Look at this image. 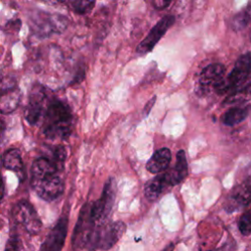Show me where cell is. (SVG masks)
I'll use <instances>...</instances> for the list:
<instances>
[{"mask_svg":"<svg viewBox=\"0 0 251 251\" xmlns=\"http://www.w3.org/2000/svg\"><path fill=\"white\" fill-rule=\"evenodd\" d=\"M42 131L47 138H66L73 127V116L69 106L51 98L42 119Z\"/></svg>","mask_w":251,"mask_h":251,"instance_id":"6da1fadb","label":"cell"},{"mask_svg":"<svg viewBox=\"0 0 251 251\" xmlns=\"http://www.w3.org/2000/svg\"><path fill=\"white\" fill-rule=\"evenodd\" d=\"M172 154L170 149L161 148L152 155L146 164V169L151 174H160L166 171L171 163Z\"/></svg>","mask_w":251,"mask_h":251,"instance_id":"2e32d148","label":"cell"},{"mask_svg":"<svg viewBox=\"0 0 251 251\" xmlns=\"http://www.w3.org/2000/svg\"><path fill=\"white\" fill-rule=\"evenodd\" d=\"M3 165L7 170L15 173H21L24 169L21 152L18 149H10L3 156Z\"/></svg>","mask_w":251,"mask_h":251,"instance_id":"44dd1931","label":"cell"},{"mask_svg":"<svg viewBox=\"0 0 251 251\" xmlns=\"http://www.w3.org/2000/svg\"><path fill=\"white\" fill-rule=\"evenodd\" d=\"M126 226L123 222L97 225L88 240L87 247L89 250H107L113 247L124 235Z\"/></svg>","mask_w":251,"mask_h":251,"instance_id":"7a4b0ae2","label":"cell"},{"mask_svg":"<svg viewBox=\"0 0 251 251\" xmlns=\"http://www.w3.org/2000/svg\"><path fill=\"white\" fill-rule=\"evenodd\" d=\"M251 110L250 105L246 106H236L228 109L222 117V122L224 125L232 126H235L242 121H244L247 116L249 115V112Z\"/></svg>","mask_w":251,"mask_h":251,"instance_id":"d6986e66","label":"cell"},{"mask_svg":"<svg viewBox=\"0 0 251 251\" xmlns=\"http://www.w3.org/2000/svg\"><path fill=\"white\" fill-rule=\"evenodd\" d=\"M96 0H69L72 10L79 15H84L92 10Z\"/></svg>","mask_w":251,"mask_h":251,"instance_id":"603a6c76","label":"cell"},{"mask_svg":"<svg viewBox=\"0 0 251 251\" xmlns=\"http://www.w3.org/2000/svg\"><path fill=\"white\" fill-rule=\"evenodd\" d=\"M168 185L169 182L166 176V173H163L146 183L144 187V195L148 200L154 201L161 195V193Z\"/></svg>","mask_w":251,"mask_h":251,"instance_id":"ac0fdd59","label":"cell"},{"mask_svg":"<svg viewBox=\"0 0 251 251\" xmlns=\"http://www.w3.org/2000/svg\"><path fill=\"white\" fill-rule=\"evenodd\" d=\"M96 226L97 225L94 223L90 215V204L84 205L80 210V214H79L76 226L74 229V234H73L74 247L75 248L85 247Z\"/></svg>","mask_w":251,"mask_h":251,"instance_id":"9c48e42d","label":"cell"},{"mask_svg":"<svg viewBox=\"0 0 251 251\" xmlns=\"http://www.w3.org/2000/svg\"><path fill=\"white\" fill-rule=\"evenodd\" d=\"M165 173H166L169 185H176L187 176L188 175L187 161H186L185 153L183 150H179L176 153V164L174 166V169Z\"/></svg>","mask_w":251,"mask_h":251,"instance_id":"9a60e30c","label":"cell"},{"mask_svg":"<svg viewBox=\"0 0 251 251\" xmlns=\"http://www.w3.org/2000/svg\"><path fill=\"white\" fill-rule=\"evenodd\" d=\"M20 250V240L17 236H11L7 242L5 251H19Z\"/></svg>","mask_w":251,"mask_h":251,"instance_id":"484cf974","label":"cell"},{"mask_svg":"<svg viewBox=\"0 0 251 251\" xmlns=\"http://www.w3.org/2000/svg\"><path fill=\"white\" fill-rule=\"evenodd\" d=\"M44 1L49 2V3H51V4H58V3H62V2L65 1V0H44Z\"/></svg>","mask_w":251,"mask_h":251,"instance_id":"4dcf8cb0","label":"cell"},{"mask_svg":"<svg viewBox=\"0 0 251 251\" xmlns=\"http://www.w3.org/2000/svg\"><path fill=\"white\" fill-rule=\"evenodd\" d=\"M5 130H6V125L4 120L0 117V144L2 143V141L4 140V136H5Z\"/></svg>","mask_w":251,"mask_h":251,"instance_id":"83f0119b","label":"cell"},{"mask_svg":"<svg viewBox=\"0 0 251 251\" xmlns=\"http://www.w3.org/2000/svg\"><path fill=\"white\" fill-rule=\"evenodd\" d=\"M251 204V176L235 185L226 196L224 208L227 213H233Z\"/></svg>","mask_w":251,"mask_h":251,"instance_id":"ba28073f","label":"cell"},{"mask_svg":"<svg viewBox=\"0 0 251 251\" xmlns=\"http://www.w3.org/2000/svg\"><path fill=\"white\" fill-rule=\"evenodd\" d=\"M59 167L57 164L47 158H39L35 160L31 167V179L40 178L49 175L57 174Z\"/></svg>","mask_w":251,"mask_h":251,"instance_id":"e0dca14e","label":"cell"},{"mask_svg":"<svg viewBox=\"0 0 251 251\" xmlns=\"http://www.w3.org/2000/svg\"><path fill=\"white\" fill-rule=\"evenodd\" d=\"M226 68L219 63L211 64L205 67L198 78L196 92L200 95L208 93L211 89H215L216 86L223 80Z\"/></svg>","mask_w":251,"mask_h":251,"instance_id":"7c38bea8","label":"cell"},{"mask_svg":"<svg viewBox=\"0 0 251 251\" xmlns=\"http://www.w3.org/2000/svg\"><path fill=\"white\" fill-rule=\"evenodd\" d=\"M21 101V91L16 86H8L0 90V113L10 114L14 112Z\"/></svg>","mask_w":251,"mask_h":251,"instance_id":"5bb4252c","label":"cell"},{"mask_svg":"<svg viewBox=\"0 0 251 251\" xmlns=\"http://www.w3.org/2000/svg\"><path fill=\"white\" fill-rule=\"evenodd\" d=\"M176 19L173 15H167L163 17L149 31L146 37L137 45L136 52L138 54H146L150 52L159 40L163 37L166 31L174 25Z\"/></svg>","mask_w":251,"mask_h":251,"instance_id":"8fae6325","label":"cell"},{"mask_svg":"<svg viewBox=\"0 0 251 251\" xmlns=\"http://www.w3.org/2000/svg\"><path fill=\"white\" fill-rule=\"evenodd\" d=\"M4 196V181H3V177H2V175L0 173V202L2 200Z\"/></svg>","mask_w":251,"mask_h":251,"instance_id":"f546056e","label":"cell"},{"mask_svg":"<svg viewBox=\"0 0 251 251\" xmlns=\"http://www.w3.org/2000/svg\"><path fill=\"white\" fill-rule=\"evenodd\" d=\"M66 150L62 146H58L54 151V162L57 164L59 169H62L66 160Z\"/></svg>","mask_w":251,"mask_h":251,"instance_id":"d4e9b609","label":"cell"},{"mask_svg":"<svg viewBox=\"0 0 251 251\" xmlns=\"http://www.w3.org/2000/svg\"><path fill=\"white\" fill-rule=\"evenodd\" d=\"M3 80H4V77H3L2 74L0 73V86H1V85H2V83H3Z\"/></svg>","mask_w":251,"mask_h":251,"instance_id":"1f68e13d","label":"cell"},{"mask_svg":"<svg viewBox=\"0 0 251 251\" xmlns=\"http://www.w3.org/2000/svg\"><path fill=\"white\" fill-rule=\"evenodd\" d=\"M239 231L243 235L251 234V208L244 212L238 221Z\"/></svg>","mask_w":251,"mask_h":251,"instance_id":"cb8c5ba5","label":"cell"},{"mask_svg":"<svg viewBox=\"0 0 251 251\" xmlns=\"http://www.w3.org/2000/svg\"><path fill=\"white\" fill-rule=\"evenodd\" d=\"M14 220L20 224L28 233L36 234L42 227L41 221L33 207L26 201L17 203L12 212Z\"/></svg>","mask_w":251,"mask_h":251,"instance_id":"52a82bcc","label":"cell"},{"mask_svg":"<svg viewBox=\"0 0 251 251\" xmlns=\"http://www.w3.org/2000/svg\"><path fill=\"white\" fill-rule=\"evenodd\" d=\"M251 75V53H246L241 55L235 62L233 69L228 74L226 78L223 80L216 86L215 90L219 94L231 93L236 90L247 80Z\"/></svg>","mask_w":251,"mask_h":251,"instance_id":"277c9868","label":"cell"},{"mask_svg":"<svg viewBox=\"0 0 251 251\" xmlns=\"http://www.w3.org/2000/svg\"><path fill=\"white\" fill-rule=\"evenodd\" d=\"M251 99V81L232 91L224 100V105H234L247 102Z\"/></svg>","mask_w":251,"mask_h":251,"instance_id":"ffe728a7","label":"cell"},{"mask_svg":"<svg viewBox=\"0 0 251 251\" xmlns=\"http://www.w3.org/2000/svg\"><path fill=\"white\" fill-rule=\"evenodd\" d=\"M50 99L51 97L44 86L39 84L32 86L25 111V120L30 125H37L39 122H42Z\"/></svg>","mask_w":251,"mask_h":251,"instance_id":"5b68a950","label":"cell"},{"mask_svg":"<svg viewBox=\"0 0 251 251\" xmlns=\"http://www.w3.org/2000/svg\"><path fill=\"white\" fill-rule=\"evenodd\" d=\"M29 25L36 35L46 37L53 33L63 32L68 25V20L63 15L34 11L29 16Z\"/></svg>","mask_w":251,"mask_h":251,"instance_id":"3957f363","label":"cell"},{"mask_svg":"<svg viewBox=\"0 0 251 251\" xmlns=\"http://www.w3.org/2000/svg\"><path fill=\"white\" fill-rule=\"evenodd\" d=\"M155 100H156V97H153V98L146 104V106H145V108H144V114H145V115H148V114H149V112H150L152 106H153L154 103H155Z\"/></svg>","mask_w":251,"mask_h":251,"instance_id":"f1b7e54d","label":"cell"},{"mask_svg":"<svg viewBox=\"0 0 251 251\" xmlns=\"http://www.w3.org/2000/svg\"><path fill=\"white\" fill-rule=\"evenodd\" d=\"M116 196V182L110 177L103 188V192L98 200L90 204V215L96 225L104 223L111 212Z\"/></svg>","mask_w":251,"mask_h":251,"instance_id":"8992f818","label":"cell"},{"mask_svg":"<svg viewBox=\"0 0 251 251\" xmlns=\"http://www.w3.org/2000/svg\"><path fill=\"white\" fill-rule=\"evenodd\" d=\"M173 0H152V5L157 10H163L167 8Z\"/></svg>","mask_w":251,"mask_h":251,"instance_id":"4316f807","label":"cell"},{"mask_svg":"<svg viewBox=\"0 0 251 251\" xmlns=\"http://www.w3.org/2000/svg\"><path fill=\"white\" fill-rule=\"evenodd\" d=\"M31 184L36 194L46 201L55 200L64 190L63 181L57 174L31 179Z\"/></svg>","mask_w":251,"mask_h":251,"instance_id":"30bf717a","label":"cell"},{"mask_svg":"<svg viewBox=\"0 0 251 251\" xmlns=\"http://www.w3.org/2000/svg\"><path fill=\"white\" fill-rule=\"evenodd\" d=\"M251 21V4L244 10L240 11L230 21V26L233 30H240L244 28Z\"/></svg>","mask_w":251,"mask_h":251,"instance_id":"7402d4cb","label":"cell"},{"mask_svg":"<svg viewBox=\"0 0 251 251\" xmlns=\"http://www.w3.org/2000/svg\"><path fill=\"white\" fill-rule=\"evenodd\" d=\"M67 230L68 221L66 218H62L46 236L40 247V251H61L65 243Z\"/></svg>","mask_w":251,"mask_h":251,"instance_id":"4fadbf2b","label":"cell"},{"mask_svg":"<svg viewBox=\"0 0 251 251\" xmlns=\"http://www.w3.org/2000/svg\"><path fill=\"white\" fill-rule=\"evenodd\" d=\"M166 251H172V247H170V248H169V249H167Z\"/></svg>","mask_w":251,"mask_h":251,"instance_id":"d6a6232c","label":"cell"}]
</instances>
